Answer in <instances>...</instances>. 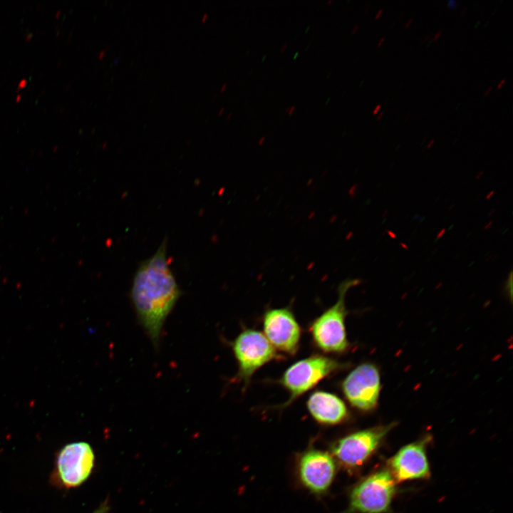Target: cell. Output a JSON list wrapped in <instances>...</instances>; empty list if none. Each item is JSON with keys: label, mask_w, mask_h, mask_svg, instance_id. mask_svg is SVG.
Instances as JSON below:
<instances>
[{"label": "cell", "mask_w": 513, "mask_h": 513, "mask_svg": "<svg viewBox=\"0 0 513 513\" xmlns=\"http://www.w3.org/2000/svg\"><path fill=\"white\" fill-rule=\"evenodd\" d=\"M167 248L165 239L154 254L140 264L130 290L138 322L155 348L165 322L182 295L169 266Z\"/></svg>", "instance_id": "obj_1"}, {"label": "cell", "mask_w": 513, "mask_h": 513, "mask_svg": "<svg viewBox=\"0 0 513 513\" xmlns=\"http://www.w3.org/2000/svg\"><path fill=\"white\" fill-rule=\"evenodd\" d=\"M358 280H346L338 288L336 303L316 318L309 326L314 345L326 353L342 354L349 348L345 319L348 314L345 298L348 289Z\"/></svg>", "instance_id": "obj_2"}, {"label": "cell", "mask_w": 513, "mask_h": 513, "mask_svg": "<svg viewBox=\"0 0 513 513\" xmlns=\"http://www.w3.org/2000/svg\"><path fill=\"white\" fill-rule=\"evenodd\" d=\"M95 453L86 441L66 444L56 453L51 484L60 489L68 490L83 484L95 467Z\"/></svg>", "instance_id": "obj_3"}, {"label": "cell", "mask_w": 513, "mask_h": 513, "mask_svg": "<svg viewBox=\"0 0 513 513\" xmlns=\"http://www.w3.org/2000/svg\"><path fill=\"white\" fill-rule=\"evenodd\" d=\"M347 366V363L321 354L311 355L294 363L278 380V383L289 395L288 400L281 406L285 408L291 405L320 381Z\"/></svg>", "instance_id": "obj_4"}, {"label": "cell", "mask_w": 513, "mask_h": 513, "mask_svg": "<svg viewBox=\"0 0 513 513\" xmlns=\"http://www.w3.org/2000/svg\"><path fill=\"white\" fill-rule=\"evenodd\" d=\"M238 370L234 380L247 388L254 373L272 361L284 359L271 345L263 333L244 328L230 343Z\"/></svg>", "instance_id": "obj_5"}, {"label": "cell", "mask_w": 513, "mask_h": 513, "mask_svg": "<svg viewBox=\"0 0 513 513\" xmlns=\"http://www.w3.org/2000/svg\"><path fill=\"white\" fill-rule=\"evenodd\" d=\"M395 492V480L390 472L386 470L375 472L354 487L344 513L387 512Z\"/></svg>", "instance_id": "obj_6"}, {"label": "cell", "mask_w": 513, "mask_h": 513, "mask_svg": "<svg viewBox=\"0 0 513 513\" xmlns=\"http://www.w3.org/2000/svg\"><path fill=\"white\" fill-rule=\"evenodd\" d=\"M393 427L394 423H390L347 435L333 443L332 453L347 469L361 467L375 452Z\"/></svg>", "instance_id": "obj_7"}, {"label": "cell", "mask_w": 513, "mask_h": 513, "mask_svg": "<svg viewBox=\"0 0 513 513\" xmlns=\"http://www.w3.org/2000/svg\"><path fill=\"white\" fill-rule=\"evenodd\" d=\"M380 388L379 370L370 363L356 366L341 383V391L351 405L364 412L376 407Z\"/></svg>", "instance_id": "obj_8"}, {"label": "cell", "mask_w": 513, "mask_h": 513, "mask_svg": "<svg viewBox=\"0 0 513 513\" xmlns=\"http://www.w3.org/2000/svg\"><path fill=\"white\" fill-rule=\"evenodd\" d=\"M262 323L263 334L277 352L291 356L296 354L301 329L289 307L267 309Z\"/></svg>", "instance_id": "obj_9"}, {"label": "cell", "mask_w": 513, "mask_h": 513, "mask_svg": "<svg viewBox=\"0 0 513 513\" xmlns=\"http://www.w3.org/2000/svg\"><path fill=\"white\" fill-rule=\"evenodd\" d=\"M336 463L326 452L309 450L299 459V476L301 483L315 494H323L330 487L335 475Z\"/></svg>", "instance_id": "obj_10"}, {"label": "cell", "mask_w": 513, "mask_h": 513, "mask_svg": "<svg viewBox=\"0 0 513 513\" xmlns=\"http://www.w3.org/2000/svg\"><path fill=\"white\" fill-rule=\"evenodd\" d=\"M403 447L390 460L389 465L395 481L403 482L428 478L430 467L425 452L426 440Z\"/></svg>", "instance_id": "obj_11"}, {"label": "cell", "mask_w": 513, "mask_h": 513, "mask_svg": "<svg viewBox=\"0 0 513 513\" xmlns=\"http://www.w3.org/2000/svg\"><path fill=\"white\" fill-rule=\"evenodd\" d=\"M306 408L311 417L326 425L340 424L348 418V410L337 395L324 390L312 393L306 401Z\"/></svg>", "instance_id": "obj_12"}, {"label": "cell", "mask_w": 513, "mask_h": 513, "mask_svg": "<svg viewBox=\"0 0 513 513\" xmlns=\"http://www.w3.org/2000/svg\"><path fill=\"white\" fill-rule=\"evenodd\" d=\"M110 510V506L108 499L107 498L100 503V504L93 512V513H108Z\"/></svg>", "instance_id": "obj_13"}, {"label": "cell", "mask_w": 513, "mask_h": 513, "mask_svg": "<svg viewBox=\"0 0 513 513\" xmlns=\"http://www.w3.org/2000/svg\"><path fill=\"white\" fill-rule=\"evenodd\" d=\"M447 6L451 9H455L457 7V2L455 0H448Z\"/></svg>", "instance_id": "obj_14"}, {"label": "cell", "mask_w": 513, "mask_h": 513, "mask_svg": "<svg viewBox=\"0 0 513 513\" xmlns=\"http://www.w3.org/2000/svg\"><path fill=\"white\" fill-rule=\"evenodd\" d=\"M442 29L440 28L435 34H433L432 38H431L432 41H436L442 34Z\"/></svg>", "instance_id": "obj_15"}, {"label": "cell", "mask_w": 513, "mask_h": 513, "mask_svg": "<svg viewBox=\"0 0 513 513\" xmlns=\"http://www.w3.org/2000/svg\"><path fill=\"white\" fill-rule=\"evenodd\" d=\"M26 83H27V80H26V79H25V78H24V79H21V80L19 82V83H18L17 89H19L20 88L24 87V86H26Z\"/></svg>", "instance_id": "obj_16"}, {"label": "cell", "mask_w": 513, "mask_h": 513, "mask_svg": "<svg viewBox=\"0 0 513 513\" xmlns=\"http://www.w3.org/2000/svg\"><path fill=\"white\" fill-rule=\"evenodd\" d=\"M295 108H296L295 105H292V106H290V107H287V108L285 109V112H286V113H288L289 115H291V114L293 113V112L294 111Z\"/></svg>", "instance_id": "obj_17"}, {"label": "cell", "mask_w": 513, "mask_h": 513, "mask_svg": "<svg viewBox=\"0 0 513 513\" xmlns=\"http://www.w3.org/2000/svg\"><path fill=\"white\" fill-rule=\"evenodd\" d=\"M380 108H381V105L378 104L373 110V112H372L373 115H376L378 113V110L380 109Z\"/></svg>", "instance_id": "obj_18"}, {"label": "cell", "mask_w": 513, "mask_h": 513, "mask_svg": "<svg viewBox=\"0 0 513 513\" xmlns=\"http://www.w3.org/2000/svg\"><path fill=\"white\" fill-rule=\"evenodd\" d=\"M413 18H410V19L405 23V24H404V28H408V27L411 24V23L413 22Z\"/></svg>", "instance_id": "obj_19"}, {"label": "cell", "mask_w": 513, "mask_h": 513, "mask_svg": "<svg viewBox=\"0 0 513 513\" xmlns=\"http://www.w3.org/2000/svg\"><path fill=\"white\" fill-rule=\"evenodd\" d=\"M433 35V33H430L428 36H425L423 40L421 41L422 43H425L426 41H428L431 38V36Z\"/></svg>", "instance_id": "obj_20"}, {"label": "cell", "mask_w": 513, "mask_h": 513, "mask_svg": "<svg viewBox=\"0 0 513 513\" xmlns=\"http://www.w3.org/2000/svg\"><path fill=\"white\" fill-rule=\"evenodd\" d=\"M445 232V229H442L437 235V239L440 238Z\"/></svg>", "instance_id": "obj_21"}, {"label": "cell", "mask_w": 513, "mask_h": 513, "mask_svg": "<svg viewBox=\"0 0 513 513\" xmlns=\"http://www.w3.org/2000/svg\"><path fill=\"white\" fill-rule=\"evenodd\" d=\"M358 28H359V26H358V24L355 25V26L353 27L351 33L352 34L355 33L356 32V31L358 29Z\"/></svg>", "instance_id": "obj_22"}, {"label": "cell", "mask_w": 513, "mask_h": 513, "mask_svg": "<svg viewBox=\"0 0 513 513\" xmlns=\"http://www.w3.org/2000/svg\"><path fill=\"white\" fill-rule=\"evenodd\" d=\"M504 82H505V78H503V79L501 80V81L497 84V86H496V88H500L502 86V85L504 83Z\"/></svg>", "instance_id": "obj_23"}, {"label": "cell", "mask_w": 513, "mask_h": 513, "mask_svg": "<svg viewBox=\"0 0 513 513\" xmlns=\"http://www.w3.org/2000/svg\"><path fill=\"white\" fill-rule=\"evenodd\" d=\"M382 12H383V9H380L377 11V13H376V14H375V19H378V17L380 16V14H382Z\"/></svg>", "instance_id": "obj_24"}, {"label": "cell", "mask_w": 513, "mask_h": 513, "mask_svg": "<svg viewBox=\"0 0 513 513\" xmlns=\"http://www.w3.org/2000/svg\"><path fill=\"white\" fill-rule=\"evenodd\" d=\"M492 86H490L486 90V91H484V96L487 95L489 93V92L492 90Z\"/></svg>", "instance_id": "obj_25"}, {"label": "cell", "mask_w": 513, "mask_h": 513, "mask_svg": "<svg viewBox=\"0 0 513 513\" xmlns=\"http://www.w3.org/2000/svg\"><path fill=\"white\" fill-rule=\"evenodd\" d=\"M384 40H385V36L381 37L378 42L377 46H380L383 43Z\"/></svg>", "instance_id": "obj_26"}, {"label": "cell", "mask_w": 513, "mask_h": 513, "mask_svg": "<svg viewBox=\"0 0 513 513\" xmlns=\"http://www.w3.org/2000/svg\"><path fill=\"white\" fill-rule=\"evenodd\" d=\"M32 36H33V33H26V34L25 35V38H26V40H28V39H30L31 38H32Z\"/></svg>", "instance_id": "obj_27"}, {"label": "cell", "mask_w": 513, "mask_h": 513, "mask_svg": "<svg viewBox=\"0 0 513 513\" xmlns=\"http://www.w3.org/2000/svg\"><path fill=\"white\" fill-rule=\"evenodd\" d=\"M435 139H432L427 145V147L430 148L431 145L434 143Z\"/></svg>", "instance_id": "obj_28"}, {"label": "cell", "mask_w": 513, "mask_h": 513, "mask_svg": "<svg viewBox=\"0 0 513 513\" xmlns=\"http://www.w3.org/2000/svg\"><path fill=\"white\" fill-rule=\"evenodd\" d=\"M286 46H287V43H284V44L281 46V48H280V51H281V52H283V51L286 49Z\"/></svg>", "instance_id": "obj_29"}, {"label": "cell", "mask_w": 513, "mask_h": 513, "mask_svg": "<svg viewBox=\"0 0 513 513\" xmlns=\"http://www.w3.org/2000/svg\"><path fill=\"white\" fill-rule=\"evenodd\" d=\"M388 235L390 236L392 238H394V239L396 238V236L393 232H392L390 231H388Z\"/></svg>", "instance_id": "obj_30"}, {"label": "cell", "mask_w": 513, "mask_h": 513, "mask_svg": "<svg viewBox=\"0 0 513 513\" xmlns=\"http://www.w3.org/2000/svg\"><path fill=\"white\" fill-rule=\"evenodd\" d=\"M494 193V191H492V192H489L488 195L486 196V199L487 200L489 199V197H491Z\"/></svg>", "instance_id": "obj_31"}, {"label": "cell", "mask_w": 513, "mask_h": 513, "mask_svg": "<svg viewBox=\"0 0 513 513\" xmlns=\"http://www.w3.org/2000/svg\"><path fill=\"white\" fill-rule=\"evenodd\" d=\"M384 115V111H381L378 115H377V120H380L381 117H383Z\"/></svg>", "instance_id": "obj_32"}, {"label": "cell", "mask_w": 513, "mask_h": 513, "mask_svg": "<svg viewBox=\"0 0 513 513\" xmlns=\"http://www.w3.org/2000/svg\"><path fill=\"white\" fill-rule=\"evenodd\" d=\"M207 16H208L207 14H204L202 18V21L204 22L207 20Z\"/></svg>", "instance_id": "obj_33"}, {"label": "cell", "mask_w": 513, "mask_h": 513, "mask_svg": "<svg viewBox=\"0 0 513 513\" xmlns=\"http://www.w3.org/2000/svg\"><path fill=\"white\" fill-rule=\"evenodd\" d=\"M105 53V50L100 51L98 54V57L102 58L104 56Z\"/></svg>", "instance_id": "obj_34"}, {"label": "cell", "mask_w": 513, "mask_h": 513, "mask_svg": "<svg viewBox=\"0 0 513 513\" xmlns=\"http://www.w3.org/2000/svg\"><path fill=\"white\" fill-rule=\"evenodd\" d=\"M226 87H227V84L224 83L220 88V91L223 92L224 90V89L226 88Z\"/></svg>", "instance_id": "obj_35"}, {"label": "cell", "mask_w": 513, "mask_h": 513, "mask_svg": "<svg viewBox=\"0 0 513 513\" xmlns=\"http://www.w3.org/2000/svg\"><path fill=\"white\" fill-rule=\"evenodd\" d=\"M369 9H370V4H368L366 6V8L364 9V13H367Z\"/></svg>", "instance_id": "obj_36"}, {"label": "cell", "mask_w": 513, "mask_h": 513, "mask_svg": "<svg viewBox=\"0 0 513 513\" xmlns=\"http://www.w3.org/2000/svg\"><path fill=\"white\" fill-rule=\"evenodd\" d=\"M467 9V6H465V7L463 8V9L462 10V11L460 12V15L463 14Z\"/></svg>", "instance_id": "obj_37"}, {"label": "cell", "mask_w": 513, "mask_h": 513, "mask_svg": "<svg viewBox=\"0 0 513 513\" xmlns=\"http://www.w3.org/2000/svg\"><path fill=\"white\" fill-rule=\"evenodd\" d=\"M61 14V10H57L55 14V16L58 17Z\"/></svg>", "instance_id": "obj_38"}, {"label": "cell", "mask_w": 513, "mask_h": 513, "mask_svg": "<svg viewBox=\"0 0 513 513\" xmlns=\"http://www.w3.org/2000/svg\"><path fill=\"white\" fill-rule=\"evenodd\" d=\"M224 108H222L218 112V115H221L222 113L224 112Z\"/></svg>", "instance_id": "obj_39"}, {"label": "cell", "mask_w": 513, "mask_h": 513, "mask_svg": "<svg viewBox=\"0 0 513 513\" xmlns=\"http://www.w3.org/2000/svg\"><path fill=\"white\" fill-rule=\"evenodd\" d=\"M264 140H265V138H264V137L261 138L260 140H259V144L263 143V142L264 141Z\"/></svg>", "instance_id": "obj_40"}, {"label": "cell", "mask_w": 513, "mask_h": 513, "mask_svg": "<svg viewBox=\"0 0 513 513\" xmlns=\"http://www.w3.org/2000/svg\"><path fill=\"white\" fill-rule=\"evenodd\" d=\"M410 115H411V113H408L407 114V115L405 116V118H404V120H407L409 118V117H410Z\"/></svg>", "instance_id": "obj_41"}, {"label": "cell", "mask_w": 513, "mask_h": 513, "mask_svg": "<svg viewBox=\"0 0 513 513\" xmlns=\"http://www.w3.org/2000/svg\"><path fill=\"white\" fill-rule=\"evenodd\" d=\"M20 99H21V95H20V94H18V95L16 96V101H19Z\"/></svg>", "instance_id": "obj_42"}, {"label": "cell", "mask_w": 513, "mask_h": 513, "mask_svg": "<svg viewBox=\"0 0 513 513\" xmlns=\"http://www.w3.org/2000/svg\"><path fill=\"white\" fill-rule=\"evenodd\" d=\"M492 224V222H489L488 223V224L484 227V229H488V227H489V226H491Z\"/></svg>", "instance_id": "obj_43"}, {"label": "cell", "mask_w": 513, "mask_h": 513, "mask_svg": "<svg viewBox=\"0 0 513 513\" xmlns=\"http://www.w3.org/2000/svg\"><path fill=\"white\" fill-rule=\"evenodd\" d=\"M400 246L403 247V248L408 249V247L406 246V244H403V243H400Z\"/></svg>", "instance_id": "obj_44"}, {"label": "cell", "mask_w": 513, "mask_h": 513, "mask_svg": "<svg viewBox=\"0 0 513 513\" xmlns=\"http://www.w3.org/2000/svg\"><path fill=\"white\" fill-rule=\"evenodd\" d=\"M232 115V113H229L227 115V119L229 120V119L231 118Z\"/></svg>", "instance_id": "obj_45"}, {"label": "cell", "mask_w": 513, "mask_h": 513, "mask_svg": "<svg viewBox=\"0 0 513 513\" xmlns=\"http://www.w3.org/2000/svg\"><path fill=\"white\" fill-rule=\"evenodd\" d=\"M482 174H483V171H481L480 173L477 175V179H478L479 177H480V175H482Z\"/></svg>", "instance_id": "obj_46"}, {"label": "cell", "mask_w": 513, "mask_h": 513, "mask_svg": "<svg viewBox=\"0 0 513 513\" xmlns=\"http://www.w3.org/2000/svg\"><path fill=\"white\" fill-rule=\"evenodd\" d=\"M332 1H333V0H329V1H327V4H330V3H331Z\"/></svg>", "instance_id": "obj_47"}, {"label": "cell", "mask_w": 513, "mask_h": 513, "mask_svg": "<svg viewBox=\"0 0 513 513\" xmlns=\"http://www.w3.org/2000/svg\"><path fill=\"white\" fill-rule=\"evenodd\" d=\"M297 55H298V53H296L294 55V58H295L296 56H297Z\"/></svg>", "instance_id": "obj_48"}]
</instances>
